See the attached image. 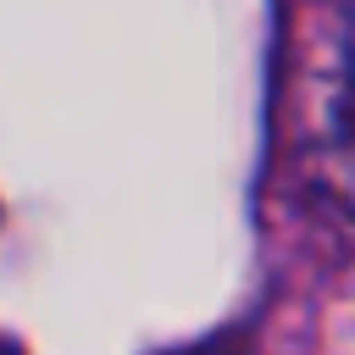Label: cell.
<instances>
[{
    "mask_svg": "<svg viewBox=\"0 0 355 355\" xmlns=\"http://www.w3.org/2000/svg\"><path fill=\"white\" fill-rule=\"evenodd\" d=\"M311 166L322 194L355 216V6L322 44L311 89Z\"/></svg>",
    "mask_w": 355,
    "mask_h": 355,
    "instance_id": "obj_1",
    "label": "cell"
}]
</instances>
